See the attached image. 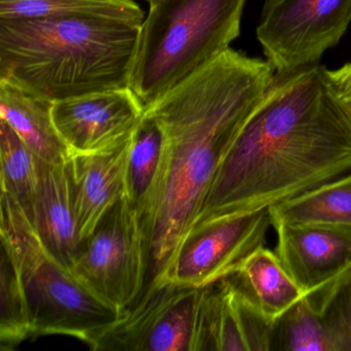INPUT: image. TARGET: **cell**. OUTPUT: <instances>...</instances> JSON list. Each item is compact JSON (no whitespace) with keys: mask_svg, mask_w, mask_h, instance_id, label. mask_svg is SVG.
Segmentation results:
<instances>
[{"mask_svg":"<svg viewBox=\"0 0 351 351\" xmlns=\"http://www.w3.org/2000/svg\"><path fill=\"white\" fill-rule=\"evenodd\" d=\"M272 226L326 223L351 228V171L269 208Z\"/></svg>","mask_w":351,"mask_h":351,"instance_id":"18","label":"cell"},{"mask_svg":"<svg viewBox=\"0 0 351 351\" xmlns=\"http://www.w3.org/2000/svg\"><path fill=\"white\" fill-rule=\"evenodd\" d=\"M271 351H351V266L275 320Z\"/></svg>","mask_w":351,"mask_h":351,"instance_id":"10","label":"cell"},{"mask_svg":"<svg viewBox=\"0 0 351 351\" xmlns=\"http://www.w3.org/2000/svg\"><path fill=\"white\" fill-rule=\"evenodd\" d=\"M277 256L304 293L351 266V228L326 223H278Z\"/></svg>","mask_w":351,"mask_h":351,"instance_id":"12","label":"cell"},{"mask_svg":"<svg viewBox=\"0 0 351 351\" xmlns=\"http://www.w3.org/2000/svg\"><path fill=\"white\" fill-rule=\"evenodd\" d=\"M163 135L157 123L143 114L135 127L127 165L125 195L138 205L155 178L161 159Z\"/></svg>","mask_w":351,"mask_h":351,"instance_id":"21","label":"cell"},{"mask_svg":"<svg viewBox=\"0 0 351 351\" xmlns=\"http://www.w3.org/2000/svg\"><path fill=\"white\" fill-rule=\"evenodd\" d=\"M147 252L136 205L126 196L80 245L73 272L110 305L128 311L147 281Z\"/></svg>","mask_w":351,"mask_h":351,"instance_id":"6","label":"cell"},{"mask_svg":"<svg viewBox=\"0 0 351 351\" xmlns=\"http://www.w3.org/2000/svg\"><path fill=\"white\" fill-rule=\"evenodd\" d=\"M246 0H160L139 28L129 88L143 106L229 50Z\"/></svg>","mask_w":351,"mask_h":351,"instance_id":"4","label":"cell"},{"mask_svg":"<svg viewBox=\"0 0 351 351\" xmlns=\"http://www.w3.org/2000/svg\"><path fill=\"white\" fill-rule=\"evenodd\" d=\"M132 134L100 151L71 154L67 160L81 242L124 195Z\"/></svg>","mask_w":351,"mask_h":351,"instance_id":"13","label":"cell"},{"mask_svg":"<svg viewBox=\"0 0 351 351\" xmlns=\"http://www.w3.org/2000/svg\"><path fill=\"white\" fill-rule=\"evenodd\" d=\"M328 79L341 99L351 106V62L340 69L328 71Z\"/></svg>","mask_w":351,"mask_h":351,"instance_id":"22","label":"cell"},{"mask_svg":"<svg viewBox=\"0 0 351 351\" xmlns=\"http://www.w3.org/2000/svg\"><path fill=\"white\" fill-rule=\"evenodd\" d=\"M145 3H149V7L152 5H156V3H159L160 0H145Z\"/></svg>","mask_w":351,"mask_h":351,"instance_id":"23","label":"cell"},{"mask_svg":"<svg viewBox=\"0 0 351 351\" xmlns=\"http://www.w3.org/2000/svg\"><path fill=\"white\" fill-rule=\"evenodd\" d=\"M274 77L268 61L229 49L145 106L163 145L155 178L136 206L147 264L139 299L169 282L221 162Z\"/></svg>","mask_w":351,"mask_h":351,"instance_id":"1","label":"cell"},{"mask_svg":"<svg viewBox=\"0 0 351 351\" xmlns=\"http://www.w3.org/2000/svg\"><path fill=\"white\" fill-rule=\"evenodd\" d=\"M0 165L1 196L13 201L34 223L38 159L3 120H0Z\"/></svg>","mask_w":351,"mask_h":351,"instance_id":"19","label":"cell"},{"mask_svg":"<svg viewBox=\"0 0 351 351\" xmlns=\"http://www.w3.org/2000/svg\"><path fill=\"white\" fill-rule=\"evenodd\" d=\"M141 25L0 20V80L51 101L129 87Z\"/></svg>","mask_w":351,"mask_h":351,"instance_id":"3","label":"cell"},{"mask_svg":"<svg viewBox=\"0 0 351 351\" xmlns=\"http://www.w3.org/2000/svg\"><path fill=\"white\" fill-rule=\"evenodd\" d=\"M145 18L133 0H0V20H106L141 25Z\"/></svg>","mask_w":351,"mask_h":351,"instance_id":"17","label":"cell"},{"mask_svg":"<svg viewBox=\"0 0 351 351\" xmlns=\"http://www.w3.org/2000/svg\"><path fill=\"white\" fill-rule=\"evenodd\" d=\"M270 226L266 208L223 217L196 230L184 242L169 282L204 287L235 274L264 245Z\"/></svg>","mask_w":351,"mask_h":351,"instance_id":"9","label":"cell"},{"mask_svg":"<svg viewBox=\"0 0 351 351\" xmlns=\"http://www.w3.org/2000/svg\"><path fill=\"white\" fill-rule=\"evenodd\" d=\"M351 23V0H266L256 38L275 75L318 64Z\"/></svg>","mask_w":351,"mask_h":351,"instance_id":"7","label":"cell"},{"mask_svg":"<svg viewBox=\"0 0 351 351\" xmlns=\"http://www.w3.org/2000/svg\"><path fill=\"white\" fill-rule=\"evenodd\" d=\"M232 277L272 322L287 313L305 295L277 254L264 245L252 252Z\"/></svg>","mask_w":351,"mask_h":351,"instance_id":"16","label":"cell"},{"mask_svg":"<svg viewBox=\"0 0 351 351\" xmlns=\"http://www.w3.org/2000/svg\"><path fill=\"white\" fill-rule=\"evenodd\" d=\"M34 223L45 247L71 270L81 240L67 161L52 164L38 159Z\"/></svg>","mask_w":351,"mask_h":351,"instance_id":"14","label":"cell"},{"mask_svg":"<svg viewBox=\"0 0 351 351\" xmlns=\"http://www.w3.org/2000/svg\"><path fill=\"white\" fill-rule=\"evenodd\" d=\"M143 110V102L127 87L55 101L52 117L71 154L92 153L130 136Z\"/></svg>","mask_w":351,"mask_h":351,"instance_id":"11","label":"cell"},{"mask_svg":"<svg viewBox=\"0 0 351 351\" xmlns=\"http://www.w3.org/2000/svg\"><path fill=\"white\" fill-rule=\"evenodd\" d=\"M0 239L19 265L32 315V340L61 335L90 348L124 317L45 247L34 223L13 201L1 196Z\"/></svg>","mask_w":351,"mask_h":351,"instance_id":"5","label":"cell"},{"mask_svg":"<svg viewBox=\"0 0 351 351\" xmlns=\"http://www.w3.org/2000/svg\"><path fill=\"white\" fill-rule=\"evenodd\" d=\"M349 171L351 106L335 91L328 69L316 64L275 75L221 162L190 235L217 219L270 208Z\"/></svg>","mask_w":351,"mask_h":351,"instance_id":"2","label":"cell"},{"mask_svg":"<svg viewBox=\"0 0 351 351\" xmlns=\"http://www.w3.org/2000/svg\"><path fill=\"white\" fill-rule=\"evenodd\" d=\"M54 102L0 80V120L5 121L38 159L64 163L71 156L52 117Z\"/></svg>","mask_w":351,"mask_h":351,"instance_id":"15","label":"cell"},{"mask_svg":"<svg viewBox=\"0 0 351 351\" xmlns=\"http://www.w3.org/2000/svg\"><path fill=\"white\" fill-rule=\"evenodd\" d=\"M0 349L11 351L32 337V315L19 265L1 245L0 265Z\"/></svg>","mask_w":351,"mask_h":351,"instance_id":"20","label":"cell"},{"mask_svg":"<svg viewBox=\"0 0 351 351\" xmlns=\"http://www.w3.org/2000/svg\"><path fill=\"white\" fill-rule=\"evenodd\" d=\"M203 287L166 283L139 300L92 350L194 351Z\"/></svg>","mask_w":351,"mask_h":351,"instance_id":"8","label":"cell"}]
</instances>
